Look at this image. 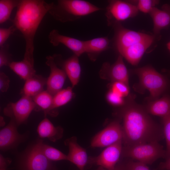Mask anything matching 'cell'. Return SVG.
I'll return each mask as SVG.
<instances>
[{"label": "cell", "instance_id": "6da1fadb", "mask_svg": "<svg viewBox=\"0 0 170 170\" xmlns=\"http://www.w3.org/2000/svg\"><path fill=\"white\" fill-rule=\"evenodd\" d=\"M135 98L129 94L118 111L123 146L158 142L164 138L163 128L152 119L144 106L135 102Z\"/></svg>", "mask_w": 170, "mask_h": 170}, {"label": "cell", "instance_id": "7a4b0ae2", "mask_svg": "<svg viewBox=\"0 0 170 170\" xmlns=\"http://www.w3.org/2000/svg\"><path fill=\"white\" fill-rule=\"evenodd\" d=\"M53 2L42 0H20L13 24L22 33L25 41L23 60L34 66V39L37 30L42 19L48 12Z\"/></svg>", "mask_w": 170, "mask_h": 170}, {"label": "cell", "instance_id": "3957f363", "mask_svg": "<svg viewBox=\"0 0 170 170\" xmlns=\"http://www.w3.org/2000/svg\"><path fill=\"white\" fill-rule=\"evenodd\" d=\"M102 10L90 2L82 0H58L53 2L48 13L62 23L73 21Z\"/></svg>", "mask_w": 170, "mask_h": 170}, {"label": "cell", "instance_id": "277c9868", "mask_svg": "<svg viewBox=\"0 0 170 170\" xmlns=\"http://www.w3.org/2000/svg\"><path fill=\"white\" fill-rule=\"evenodd\" d=\"M133 72L139 79V84L135 86V90L143 92L147 90L150 93L148 101L158 99L166 90L167 83L165 78L150 65L134 69Z\"/></svg>", "mask_w": 170, "mask_h": 170}, {"label": "cell", "instance_id": "5b68a950", "mask_svg": "<svg viewBox=\"0 0 170 170\" xmlns=\"http://www.w3.org/2000/svg\"><path fill=\"white\" fill-rule=\"evenodd\" d=\"M166 150L158 142L133 146H123L121 156L136 160L146 165L151 164L158 159L165 158Z\"/></svg>", "mask_w": 170, "mask_h": 170}, {"label": "cell", "instance_id": "8992f818", "mask_svg": "<svg viewBox=\"0 0 170 170\" xmlns=\"http://www.w3.org/2000/svg\"><path fill=\"white\" fill-rule=\"evenodd\" d=\"M42 141L39 139L29 145L19 157V170H52L54 166L43 154Z\"/></svg>", "mask_w": 170, "mask_h": 170}, {"label": "cell", "instance_id": "52a82bcc", "mask_svg": "<svg viewBox=\"0 0 170 170\" xmlns=\"http://www.w3.org/2000/svg\"><path fill=\"white\" fill-rule=\"evenodd\" d=\"M108 3L105 15L109 26H114L135 16L139 11L136 5L129 1L112 0L108 1Z\"/></svg>", "mask_w": 170, "mask_h": 170}, {"label": "cell", "instance_id": "ba28073f", "mask_svg": "<svg viewBox=\"0 0 170 170\" xmlns=\"http://www.w3.org/2000/svg\"><path fill=\"white\" fill-rule=\"evenodd\" d=\"M36 105L31 97L22 95L15 102L8 104L3 110V113L13 119L18 127L26 122L30 114L35 110Z\"/></svg>", "mask_w": 170, "mask_h": 170}, {"label": "cell", "instance_id": "9c48e42d", "mask_svg": "<svg viewBox=\"0 0 170 170\" xmlns=\"http://www.w3.org/2000/svg\"><path fill=\"white\" fill-rule=\"evenodd\" d=\"M122 140L109 145L98 156L88 157V163L101 166L108 170L113 169L118 163L122 149Z\"/></svg>", "mask_w": 170, "mask_h": 170}, {"label": "cell", "instance_id": "30bf717a", "mask_svg": "<svg viewBox=\"0 0 170 170\" xmlns=\"http://www.w3.org/2000/svg\"><path fill=\"white\" fill-rule=\"evenodd\" d=\"M121 124L118 120L113 121L97 133L93 139L91 146L93 147H107L122 140Z\"/></svg>", "mask_w": 170, "mask_h": 170}, {"label": "cell", "instance_id": "8fae6325", "mask_svg": "<svg viewBox=\"0 0 170 170\" xmlns=\"http://www.w3.org/2000/svg\"><path fill=\"white\" fill-rule=\"evenodd\" d=\"M113 27L115 31L114 43L118 52L133 45L147 39L152 35L126 28L121 24Z\"/></svg>", "mask_w": 170, "mask_h": 170}, {"label": "cell", "instance_id": "7c38bea8", "mask_svg": "<svg viewBox=\"0 0 170 170\" xmlns=\"http://www.w3.org/2000/svg\"><path fill=\"white\" fill-rule=\"evenodd\" d=\"M123 58L120 54L113 64L105 62L100 71V76L112 82H121L129 86L128 72Z\"/></svg>", "mask_w": 170, "mask_h": 170}, {"label": "cell", "instance_id": "4fadbf2b", "mask_svg": "<svg viewBox=\"0 0 170 170\" xmlns=\"http://www.w3.org/2000/svg\"><path fill=\"white\" fill-rule=\"evenodd\" d=\"M15 121L10 119L8 123L0 131V148L7 151L16 148L25 141L26 135L19 133Z\"/></svg>", "mask_w": 170, "mask_h": 170}, {"label": "cell", "instance_id": "5bb4252c", "mask_svg": "<svg viewBox=\"0 0 170 170\" xmlns=\"http://www.w3.org/2000/svg\"><path fill=\"white\" fill-rule=\"evenodd\" d=\"M46 59V64L50 70L47 78V90L53 96L62 89L67 75L63 70L57 66L53 56H48Z\"/></svg>", "mask_w": 170, "mask_h": 170}, {"label": "cell", "instance_id": "9a60e30c", "mask_svg": "<svg viewBox=\"0 0 170 170\" xmlns=\"http://www.w3.org/2000/svg\"><path fill=\"white\" fill-rule=\"evenodd\" d=\"M48 37L49 42L53 46H57L62 44L78 57L85 53V41L61 34L56 29H53L50 32Z\"/></svg>", "mask_w": 170, "mask_h": 170}, {"label": "cell", "instance_id": "2e32d148", "mask_svg": "<svg viewBox=\"0 0 170 170\" xmlns=\"http://www.w3.org/2000/svg\"><path fill=\"white\" fill-rule=\"evenodd\" d=\"M57 65H60L65 72L73 88L79 82L81 68L78 57L74 54L65 60H63L61 55L55 54L53 56Z\"/></svg>", "mask_w": 170, "mask_h": 170}, {"label": "cell", "instance_id": "e0dca14e", "mask_svg": "<svg viewBox=\"0 0 170 170\" xmlns=\"http://www.w3.org/2000/svg\"><path fill=\"white\" fill-rule=\"evenodd\" d=\"M154 35L150 38L133 45L119 52L130 64L138 65L147 49L150 46L155 39Z\"/></svg>", "mask_w": 170, "mask_h": 170}, {"label": "cell", "instance_id": "ac0fdd59", "mask_svg": "<svg viewBox=\"0 0 170 170\" xmlns=\"http://www.w3.org/2000/svg\"><path fill=\"white\" fill-rule=\"evenodd\" d=\"M76 140V138L73 137L65 141L69 150L67 161L75 165L79 170H84L88 163V158L85 150L78 144Z\"/></svg>", "mask_w": 170, "mask_h": 170}, {"label": "cell", "instance_id": "d6986e66", "mask_svg": "<svg viewBox=\"0 0 170 170\" xmlns=\"http://www.w3.org/2000/svg\"><path fill=\"white\" fill-rule=\"evenodd\" d=\"M149 14L153 20V31L155 35L170 25V5L165 4L161 9L155 7Z\"/></svg>", "mask_w": 170, "mask_h": 170}, {"label": "cell", "instance_id": "ffe728a7", "mask_svg": "<svg viewBox=\"0 0 170 170\" xmlns=\"http://www.w3.org/2000/svg\"><path fill=\"white\" fill-rule=\"evenodd\" d=\"M37 132L40 138H47L55 142L62 137L63 130L60 126H54L49 119L45 117L39 123Z\"/></svg>", "mask_w": 170, "mask_h": 170}, {"label": "cell", "instance_id": "44dd1931", "mask_svg": "<svg viewBox=\"0 0 170 170\" xmlns=\"http://www.w3.org/2000/svg\"><path fill=\"white\" fill-rule=\"evenodd\" d=\"M110 42L107 37L85 41V53L90 60L95 61L100 54L109 48Z\"/></svg>", "mask_w": 170, "mask_h": 170}, {"label": "cell", "instance_id": "7402d4cb", "mask_svg": "<svg viewBox=\"0 0 170 170\" xmlns=\"http://www.w3.org/2000/svg\"><path fill=\"white\" fill-rule=\"evenodd\" d=\"M144 106L149 114L164 117L170 111V96L166 95L160 99L148 101Z\"/></svg>", "mask_w": 170, "mask_h": 170}, {"label": "cell", "instance_id": "603a6c76", "mask_svg": "<svg viewBox=\"0 0 170 170\" xmlns=\"http://www.w3.org/2000/svg\"><path fill=\"white\" fill-rule=\"evenodd\" d=\"M47 78L39 75L35 74L26 80L21 90L22 95L32 97L43 90L46 85Z\"/></svg>", "mask_w": 170, "mask_h": 170}, {"label": "cell", "instance_id": "cb8c5ba5", "mask_svg": "<svg viewBox=\"0 0 170 170\" xmlns=\"http://www.w3.org/2000/svg\"><path fill=\"white\" fill-rule=\"evenodd\" d=\"M53 96L46 90H43L32 97L36 105L35 110H42L45 115L47 114L51 116L56 115L57 113L52 109Z\"/></svg>", "mask_w": 170, "mask_h": 170}, {"label": "cell", "instance_id": "d4e9b609", "mask_svg": "<svg viewBox=\"0 0 170 170\" xmlns=\"http://www.w3.org/2000/svg\"><path fill=\"white\" fill-rule=\"evenodd\" d=\"M8 66L21 78L26 81L36 74L34 66L24 60L20 61H13Z\"/></svg>", "mask_w": 170, "mask_h": 170}, {"label": "cell", "instance_id": "484cf974", "mask_svg": "<svg viewBox=\"0 0 170 170\" xmlns=\"http://www.w3.org/2000/svg\"><path fill=\"white\" fill-rule=\"evenodd\" d=\"M73 95L72 87H69L59 91L53 96L52 110L54 111L56 108L67 104L72 99Z\"/></svg>", "mask_w": 170, "mask_h": 170}, {"label": "cell", "instance_id": "4316f807", "mask_svg": "<svg viewBox=\"0 0 170 170\" xmlns=\"http://www.w3.org/2000/svg\"><path fill=\"white\" fill-rule=\"evenodd\" d=\"M20 0H0V24L8 20L13 10L18 7Z\"/></svg>", "mask_w": 170, "mask_h": 170}, {"label": "cell", "instance_id": "83f0119b", "mask_svg": "<svg viewBox=\"0 0 170 170\" xmlns=\"http://www.w3.org/2000/svg\"><path fill=\"white\" fill-rule=\"evenodd\" d=\"M41 149L44 156L50 161L67 160V155L49 145L42 144Z\"/></svg>", "mask_w": 170, "mask_h": 170}, {"label": "cell", "instance_id": "f1b7e54d", "mask_svg": "<svg viewBox=\"0 0 170 170\" xmlns=\"http://www.w3.org/2000/svg\"><path fill=\"white\" fill-rule=\"evenodd\" d=\"M163 130L166 143L165 159L170 156V111L162 117Z\"/></svg>", "mask_w": 170, "mask_h": 170}, {"label": "cell", "instance_id": "f546056e", "mask_svg": "<svg viewBox=\"0 0 170 170\" xmlns=\"http://www.w3.org/2000/svg\"><path fill=\"white\" fill-rule=\"evenodd\" d=\"M110 90L123 98L127 97L129 94V86L121 82H112Z\"/></svg>", "mask_w": 170, "mask_h": 170}, {"label": "cell", "instance_id": "4dcf8cb0", "mask_svg": "<svg viewBox=\"0 0 170 170\" xmlns=\"http://www.w3.org/2000/svg\"><path fill=\"white\" fill-rule=\"evenodd\" d=\"M139 11L149 14L152 9L159 4V1L156 0H139L136 1Z\"/></svg>", "mask_w": 170, "mask_h": 170}, {"label": "cell", "instance_id": "1f68e13d", "mask_svg": "<svg viewBox=\"0 0 170 170\" xmlns=\"http://www.w3.org/2000/svg\"><path fill=\"white\" fill-rule=\"evenodd\" d=\"M9 45H3L0 48V67L8 66L13 61L11 55L8 52Z\"/></svg>", "mask_w": 170, "mask_h": 170}, {"label": "cell", "instance_id": "d6a6232c", "mask_svg": "<svg viewBox=\"0 0 170 170\" xmlns=\"http://www.w3.org/2000/svg\"><path fill=\"white\" fill-rule=\"evenodd\" d=\"M106 99L110 105L120 107L125 104L126 100L124 98L120 96L110 90L107 93Z\"/></svg>", "mask_w": 170, "mask_h": 170}, {"label": "cell", "instance_id": "836d02e7", "mask_svg": "<svg viewBox=\"0 0 170 170\" xmlns=\"http://www.w3.org/2000/svg\"><path fill=\"white\" fill-rule=\"evenodd\" d=\"M15 26L12 25L8 28H0V46L4 45L10 36L17 30Z\"/></svg>", "mask_w": 170, "mask_h": 170}, {"label": "cell", "instance_id": "e575fe53", "mask_svg": "<svg viewBox=\"0 0 170 170\" xmlns=\"http://www.w3.org/2000/svg\"><path fill=\"white\" fill-rule=\"evenodd\" d=\"M127 170H150L146 164L130 160L124 163Z\"/></svg>", "mask_w": 170, "mask_h": 170}, {"label": "cell", "instance_id": "d590c367", "mask_svg": "<svg viewBox=\"0 0 170 170\" xmlns=\"http://www.w3.org/2000/svg\"><path fill=\"white\" fill-rule=\"evenodd\" d=\"M10 80L9 77L4 73H0V90L2 92L7 91L9 87Z\"/></svg>", "mask_w": 170, "mask_h": 170}, {"label": "cell", "instance_id": "8d00e7d4", "mask_svg": "<svg viewBox=\"0 0 170 170\" xmlns=\"http://www.w3.org/2000/svg\"><path fill=\"white\" fill-rule=\"evenodd\" d=\"M11 162L9 158L4 157L1 154L0 155V170H7L8 167Z\"/></svg>", "mask_w": 170, "mask_h": 170}, {"label": "cell", "instance_id": "74e56055", "mask_svg": "<svg viewBox=\"0 0 170 170\" xmlns=\"http://www.w3.org/2000/svg\"><path fill=\"white\" fill-rule=\"evenodd\" d=\"M156 170H170V156L166 158V161L161 163Z\"/></svg>", "mask_w": 170, "mask_h": 170}, {"label": "cell", "instance_id": "f35d334b", "mask_svg": "<svg viewBox=\"0 0 170 170\" xmlns=\"http://www.w3.org/2000/svg\"><path fill=\"white\" fill-rule=\"evenodd\" d=\"M96 170H127L125 163L124 162H118L115 167L112 169L108 170L104 167L99 166Z\"/></svg>", "mask_w": 170, "mask_h": 170}, {"label": "cell", "instance_id": "ab89813d", "mask_svg": "<svg viewBox=\"0 0 170 170\" xmlns=\"http://www.w3.org/2000/svg\"><path fill=\"white\" fill-rule=\"evenodd\" d=\"M5 124V122L4 121V119L3 117L0 116V125L1 126H3Z\"/></svg>", "mask_w": 170, "mask_h": 170}, {"label": "cell", "instance_id": "60d3db41", "mask_svg": "<svg viewBox=\"0 0 170 170\" xmlns=\"http://www.w3.org/2000/svg\"><path fill=\"white\" fill-rule=\"evenodd\" d=\"M167 47L170 52V41L168 42L167 44Z\"/></svg>", "mask_w": 170, "mask_h": 170}, {"label": "cell", "instance_id": "b9f144b4", "mask_svg": "<svg viewBox=\"0 0 170 170\" xmlns=\"http://www.w3.org/2000/svg\"><path fill=\"white\" fill-rule=\"evenodd\" d=\"M52 170H57L56 167L54 166Z\"/></svg>", "mask_w": 170, "mask_h": 170}, {"label": "cell", "instance_id": "7bdbcfd3", "mask_svg": "<svg viewBox=\"0 0 170 170\" xmlns=\"http://www.w3.org/2000/svg\"></svg>", "mask_w": 170, "mask_h": 170}]
</instances>
